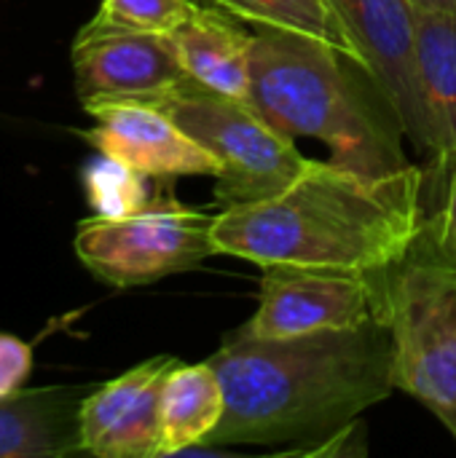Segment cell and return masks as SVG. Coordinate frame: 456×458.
<instances>
[{"instance_id":"obj_18","label":"cell","mask_w":456,"mask_h":458,"mask_svg":"<svg viewBox=\"0 0 456 458\" xmlns=\"http://www.w3.org/2000/svg\"><path fill=\"white\" fill-rule=\"evenodd\" d=\"M145 180L148 174L105 153L83 166V188L94 215L99 217H124L142 209L151 201Z\"/></svg>"},{"instance_id":"obj_10","label":"cell","mask_w":456,"mask_h":458,"mask_svg":"<svg viewBox=\"0 0 456 458\" xmlns=\"http://www.w3.org/2000/svg\"><path fill=\"white\" fill-rule=\"evenodd\" d=\"M180 360L153 357L83 397L81 451L99 458L161 456V394Z\"/></svg>"},{"instance_id":"obj_6","label":"cell","mask_w":456,"mask_h":458,"mask_svg":"<svg viewBox=\"0 0 456 458\" xmlns=\"http://www.w3.org/2000/svg\"><path fill=\"white\" fill-rule=\"evenodd\" d=\"M212 220L215 215L185 207L172 193H156L132 215L86 220L75 233V255L113 287L151 284L218 255Z\"/></svg>"},{"instance_id":"obj_5","label":"cell","mask_w":456,"mask_h":458,"mask_svg":"<svg viewBox=\"0 0 456 458\" xmlns=\"http://www.w3.org/2000/svg\"><path fill=\"white\" fill-rule=\"evenodd\" d=\"M145 102L159 105L218 158L220 177L215 199L223 207L269 196L309 164L293 137L277 131L247 99L220 94L194 78Z\"/></svg>"},{"instance_id":"obj_4","label":"cell","mask_w":456,"mask_h":458,"mask_svg":"<svg viewBox=\"0 0 456 458\" xmlns=\"http://www.w3.org/2000/svg\"><path fill=\"white\" fill-rule=\"evenodd\" d=\"M392 384L419 400L456 440V271L417 242L384 268Z\"/></svg>"},{"instance_id":"obj_19","label":"cell","mask_w":456,"mask_h":458,"mask_svg":"<svg viewBox=\"0 0 456 458\" xmlns=\"http://www.w3.org/2000/svg\"><path fill=\"white\" fill-rule=\"evenodd\" d=\"M194 5L196 0H102L94 19L129 30L172 32Z\"/></svg>"},{"instance_id":"obj_20","label":"cell","mask_w":456,"mask_h":458,"mask_svg":"<svg viewBox=\"0 0 456 458\" xmlns=\"http://www.w3.org/2000/svg\"><path fill=\"white\" fill-rule=\"evenodd\" d=\"M30 370H32V349L19 338L0 333V400L16 394L27 381Z\"/></svg>"},{"instance_id":"obj_16","label":"cell","mask_w":456,"mask_h":458,"mask_svg":"<svg viewBox=\"0 0 456 458\" xmlns=\"http://www.w3.org/2000/svg\"><path fill=\"white\" fill-rule=\"evenodd\" d=\"M212 3L237 19L253 21L261 30H280L293 32L301 38L320 40L331 48H339L341 54L352 56L357 64V51L341 27L331 0H204Z\"/></svg>"},{"instance_id":"obj_14","label":"cell","mask_w":456,"mask_h":458,"mask_svg":"<svg viewBox=\"0 0 456 458\" xmlns=\"http://www.w3.org/2000/svg\"><path fill=\"white\" fill-rule=\"evenodd\" d=\"M417 75L435 158L456 156V13L417 8Z\"/></svg>"},{"instance_id":"obj_15","label":"cell","mask_w":456,"mask_h":458,"mask_svg":"<svg viewBox=\"0 0 456 458\" xmlns=\"http://www.w3.org/2000/svg\"><path fill=\"white\" fill-rule=\"evenodd\" d=\"M226 413V392L207 362H177L161 394V456L204 448Z\"/></svg>"},{"instance_id":"obj_7","label":"cell","mask_w":456,"mask_h":458,"mask_svg":"<svg viewBox=\"0 0 456 458\" xmlns=\"http://www.w3.org/2000/svg\"><path fill=\"white\" fill-rule=\"evenodd\" d=\"M382 274L263 266L258 309L237 330L250 338H296L376 322L384 314Z\"/></svg>"},{"instance_id":"obj_9","label":"cell","mask_w":456,"mask_h":458,"mask_svg":"<svg viewBox=\"0 0 456 458\" xmlns=\"http://www.w3.org/2000/svg\"><path fill=\"white\" fill-rule=\"evenodd\" d=\"M73 70L81 99H153L188 78L167 32L97 19L75 35Z\"/></svg>"},{"instance_id":"obj_13","label":"cell","mask_w":456,"mask_h":458,"mask_svg":"<svg viewBox=\"0 0 456 458\" xmlns=\"http://www.w3.org/2000/svg\"><path fill=\"white\" fill-rule=\"evenodd\" d=\"M81 392L43 389L0 400V458L65 456L81 451Z\"/></svg>"},{"instance_id":"obj_17","label":"cell","mask_w":456,"mask_h":458,"mask_svg":"<svg viewBox=\"0 0 456 458\" xmlns=\"http://www.w3.org/2000/svg\"><path fill=\"white\" fill-rule=\"evenodd\" d=\"M425 196H430V207L425 204L417 244L456 271V156L430 161Z\"/></svg>"},{"instance_id":"obj_11","label":"cell","mask_w":456,"mask_h":458,"mask_svg":"<svg viewBox=\"0 0 456 458\" xmlns=\"http://www.w3.org/2000/svg\"><path fill=\"white\" fill-rule=\"evenodd\" d=\"M94 129L89 142L148 177H220L218 158L183 131L159 105L145 99H83Z\"/></svg>"},{"instance_id":"obj_1","label":"cell","mask_w":456,"mask_h":458,"mask_svg":"<svg viewBox=\"0 0 456 458\" xmlns=\"http://www.w3.org/2000/svg\"><path fill=\"white\" fill-rule=\"evenodd\" d=\"M226 413L207 445H293L312 451L392 397V344L382 319L296 338L228 333L210 357Z\"/></svg>"},{"instance_id":"obj_21","label":"cell","mask_w":456,"mask_h":458,"mask_svg":"<svg viewBox=\"0 0 456 458\" xmlns=\"http://www.w3.org/2000/svg\"><path fill=\"white\" fill-rule=\"evenodd\" d=\"M417 8H427V11H446L456 13V0H411Z\"/></svg>"},{"instance_id":"obj_8","label":"cell","mask_w":456,"mask_h":458,"mask_svg":"<svg viewBox=\"0 0 456 458\" xmlns=\"http://www.w3.org/2000/svg\"><path fill=\"white\" fill-rule=\"evenodd\" d=\"M360 64L395 107L406 137L427 156L433 129L417 75V5L411 0H331Z\"/></svg>"},{"instance_id":"obj_2","label":"cell","mask_w":456,"mask_h":458,"mask_svg":"<svg viewBox=\"0 0 456 458\" xmlns=\"http://www.w3.org/2000/svg\"><path fill=\"white\" fill-rule=\"evenodd\" d=\"M425 169L363 172L339 161L309 164L280 191L223 207L212 220L218 255L263 266L382 271L422 231Z\"/></svg>"},{"instance_id":"obj_12","label":"cell","mask_w":456,"mask_h":458,"mask_svg":"<svg viewBox=\"0 0 456 458\" xmlns=\"http://www.w3.org/2000/svg\"><path fill=\"white\" fill-rule=\"evenodd\" d=\"M167 35L188 78L220 94L250 99L253 35L234 13L196 0L194 11Z\"/></svg>"},{"instance_id":"obj_3","label":"cell","mask_w":456,"mask_h":458,"mask_svg":"<svg viewBox=\"0 0 456 458\" xmlns=\"http://www.w3.org/2000/svg\"><path fill=\"white\" fill-rule=\"evenodd\" d=\"M285 137H309L331 150V161L363 172L409 166L403 123L352 56L320 40L261 30L250 46V99Z\"/></svg>"}]
</instances>
